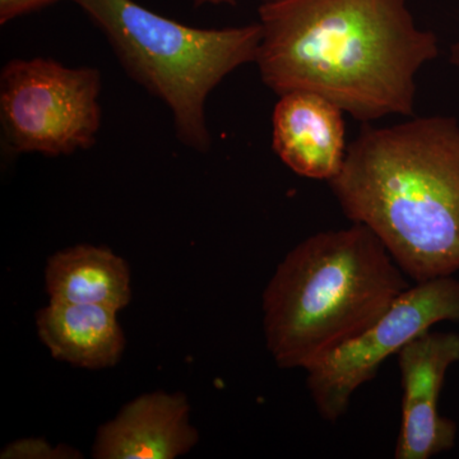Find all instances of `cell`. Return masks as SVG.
<instances>
[{
    "label": "cell",
    "instance_id": "obj_1",
    "mask_svg": "<svg viewBox=\"0 0 459 459\" xmlns=\"http://www.w3.org/2000/svg\"><path fill=\"white\" fill-rule=\"evenodd\" d=\"M259 25L265 86L318 93L365 123L412 115L416 75L439 56L406 0H279L261 4Z\"/></svg>",
    "mask_w": 459,
    "mask_h": 459
},
{
    "label": "cell",
    "instance_id": "obj_2",
    "mask_svg": "<svg viewBox=\"0 0 459 459\" xmlns=\"http://www.w3.org/2000/svg\"><path fill=\"white\" fill-rule=\"evenodd\" d=\"M342 212L370 229L418 282L459 272V123L365 124L329 181Z\"/></svg>",
    "mask_w": 459,
    "mask_h": 459
},
{
    "label": "cell",
    "instance_id": "obj_3",
    "mask_svg": "<svg viewBox=\"0 0 459 459\" xmlns=\"http://www.w3.org/2000/svg\"><path fill=\"white\" fill-rule=\"evenodd\" d=\"M409 287L367 226L312 235L287 253L263 292L268 351L282 369H309L370 327Z\"/></svg>",
    "mask_w": 459,
    "mask_h": 459
},
{
    "label": "cell",
    "instance_id": "obj_4",
    "mask_svg": "<svg viewBox=\"0 0 459 459\" xmlns=\"http://www.w3.org/2000/svg\"><path fill=\"white\" fill-rule=\"evenodd\" d=\"M107 36L126 74L170 108L178 138L205 152L211 134L205 102L223 78L255 63L258 23L195 29L142 7L134 0H74Z\"/></svg>",
    "mask_w": 459,
    "mask_h": 459
},
{
    "label": "cell",
    "instance_id": "obj_5",
    "mask_svg": "<svg viewBox=\"0 0 459 459\" xmlns=\"http://www.w3.org/2000/svg\"><path fill=\"white\" fill-rule=\"evenodd\" d=\"M101 75L51 59H14L0 75V122L9 150L71 155L96 142Z\"/></svg>",
    "mask_w": 459,
    "mask_h": 459
},
{
    "label": "cell",
    "instance_id": "obj_6",
    "mask_svg": "<svg viewBox=\"0 0 459 459\" xmlns=\"http://www.w3.org/2000/svg\"><path fill=\"white\" fill-rule=\"evenodd\" d=\"M443 322H459V281L446 276L410 286L370 327L305 370L319 415L328 422L342 418L352 395L386 359Z\"/></svg>",
    "mask_w": 459,
    "mask_h": 459
},
{
    "label": "cell",
    "instance_id": "obj_7",
    "mask_svg": "<svg viewBox=\"0 0 459 459\" xmlns=\"http://www.w3.org/2000/svg\"><path fill=\"white\" fill-rule=\"evenodd\" d=\"M459 361V334H420L398 352L402 383V420L397 459H429L451 451L457 424L437 410L449 368Z\"/></svg>",
    "mask_w": 459,
    "mask_h": 459
},
{
    "label": "cell",
    "instance_id": "obj_8",
    "mask_svg": "<svg viewBox=\"0 0 459 459\" xmlns=\"http://www.w3.org/2000/svg\"><path fill=\"white\" fill-rule=\"evenodd\" d=\"M272 117V147L281 161L307 179L331 181L346 159L342 108L307 91L280 96Z\"/></svg>",
    "mask_w": 459,
    "mask_h": 459
},
{
    "label": "cell",
    "instance_id": "obj_9",
    "mask_svg": "<svg viewBox=\"0 0 459 459\" xmlns=\"http://www.w3.org/2000/svg\"><path fill=\"white\" fill-rule=\"evenodd\" d=\"M186 395L153 392L126 403L99 428L92 457L98 459H174L197 446Z\"/></svg>",
    "mask_w": 459,
    "mask_h": 459
},
{
    "label": "cell",
    "instance_id": "obj_10",
    "mask_svg": "<svg viewBox=\"0 0 459 459\" xmlns=\"http://www.w3.org/2000/svg\"><path fill=\"white\" fill-rule=\"evenodd\" d=\"M117 313L102 305L50 301L36 313V328L56 360L82 369H107L119 362L126 349Z\"/></svg>",
    "mask_w": 459,
    "mask_h": 459
},
{
    "label": "cell",
    "instance_id": "obj_11",
    "mask_svg": "<svg viewBox=\"0 0 459 459\" xmlns=\"http://www.w3.org/2000/svg\"><path fill=\"white\" fill-rule=\"evenodd\" d=\"M45 286L50 301L122 310L132 299L131 271L108 247L75 246L48 259Z\"/></svg>",
    "mask_w": 459,
    "mask_h": 459
},
{
    "label": "cell",
    "instance_id": "obj_12",
    "mask_svg": "<svg viewBox=\"0 0 459 459\" xmlns=\"http://www.w3.org/2000/svg\"><path fill=\"white\" fill-rule=\"evenodd\" d=\"M80 452L65 444L51 446L49 442L39 437H29L8 444L2 453L3 459H74L81 458Z\"/></svg>",
    "mask_w": 459,
    "mask_h": 459
},
{
    "label": "cell",
    "instance_id": "obj_13",
    "mask_svg": "<svg viewBox=\"0 0 459 459\" xmlns=\"http://www.w3.org/2000/svg\"><path fill=\"white\" fill-rule=\"evenodd\" d=\"M57 2H62V0H0V23L5 25L13 18L38 11V9Z\"/></svg>",
    "mask_w": 459,
    "mask_h": 459
},
{
    "label": "cell",
    "instance_id": "obj_14",
    "mask_svg": "<svg viewBox=\"0 0 459 459\" xmlns=\"http://www.w3.org/2000/svg\"><path fill=\"white\" fill-rule=\"evenodd\" d=\"M195 7L202 5H237V0H195Z\"/></svg>",
    "mask_w": 459,
    "mask_h": 459
},
{
    "label": "cell",
    "instance_id": "obj_15",
    "mask_svg": "<svg viewBox=\"0 0 459 459\" xmlns=\"http://www.w3.org/2000/svg\"><path fill=\"white\" fill-rule=\"evenodd\" d=\"M449 59H451L452 65L459 71V42H455V44L452 45Z\"/></svg>",
    "mask_w": 459,
    "mask_h": 459
},
{
    "label": "cell",
    "instance_id": "obj_16",
    "mask_svg": "<svg viewBox=\"0 0 459 459\" xmlns=\"http://www.w3.org/2000/svg\"><path fill=\"white\" fill-rule=\"evenodd\" d=\"M258 2H261V4H267V3L279 2V0H258Z\"/></svg>",
    "mask_w": 459,
    "mask_h": 459
}]
</instances>
